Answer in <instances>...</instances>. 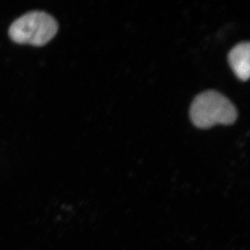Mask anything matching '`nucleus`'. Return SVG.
Wrapping results in <instances>:
<instances>
[{
	"instance_id": "1",
	"label": "nucleus",
	"mask_w": 250,
	"mask_h": 250,
	"mask_svg": "<svg viewBox=\"0 0 250 250\" xmlns=\"http://www.w3.org/2000/svg\"><path fill=\"white\" fill-rule=\"evenodd\" d=\"M190 118L198 128L231 125L237 118L236 107L227 97L215 91H206L197 96L190 107Z\"/></svg>"
},
{
	"instance_id": "2",
	"label": "nucleus",
	"mask_w": 250,
	"mask_h": 250,
	"mask_svg": "<svg viewBox=\"0 0 250 250\" xmlns=\"http://www.w3.org/2000/svg\"><path fill=\"white\" fill-rule=\"evenodd\" d=\"M58 30L55 17L42 11H33L17 18L10 25L8 35L18 44L43 46L55 38Z\"/></svg>"
},
{
	"instance_id": "3",
	"label": "nucleus",
	"mask_w": 250,
	"mask_h": 250,
	"mask_svg": "<svg viewBox=\"0 0 250 250\" xmlns=\"http://www.w3.org/2000/svg\"><path fill=\"white\" fill-rule=\"evenodd\" d=\"M229 61L234 73L240 80L248 81L250 74V45L239 43L229 52Z\"/></svg>"
}]
</instances>
